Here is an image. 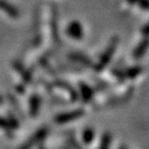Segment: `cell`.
<instances>
[{
  "instance_id": "3",
  "label": "cell",
  "mask_w": 149,
  "mask_h": 149,
  "mask_svg": "<svg viewBox=\"0 0 149 149\" xmlns=\"http://www.w3.org/2000/svg\"><path fill=\"white\" fill-rule=\"evenodd\" d=\"M47 134H49V129L47 127H42L38 129L27 141L20 145L19 149H33L36 145L41 143L45 139L47 138Z\"/></svg>"
},
{
  "instance_id": "22",
  "label": "cell",
  "mask_w": 149,
  "mask_h": 149,
  "mask_svg": "<svg viewBox=\"0 0 149 149\" xmlns=\"http://www.w3.org/2000/svg\"><path fill=\"white\" fill-rule=\"evenodd\" d=\"M119 149H128L126 146H123V145H122V146H120V147H119Z\"/></svg>"
},
{
  "instance_id": "9",
  "label": "cell",
  "mask_w": 149,
  "mask_h": 149,
  "mask_svg": "<svg viewBox=\"0 0 149 149\" xmlns=\"http://www.w3.org/2000/svg\"><path fill=\"white\" fill-rule=\"evenodd\" d=\"M0 10L3 11L12 19H16L19 17V11L17 10V8L9 3L7 0H0Z\"/></svg>"
},
{
  "instance_id": "19",
  "label": "cell",
  "mask_w": 149,
  "mask_h": 149,
  "mask_svg": "<svg viewBox=\"0 0 149 149\" xmlns=\"http://www.w3.org/2000/svg\"><path fill=\"white\" fill-rule=\"evenodd\" d=\"M142 33H143L144 37H147V35H148V24H145L143 26V29H142Z\"/></svg>"
},
{
  "instance_id": "12",
  "label": "cell",
  "mask_w": 149,
  "mask_h": 149,
  "mask_svg": "<svg viewBox=\"0 0 149 149\" xmlns=\"http://www.w3.org/2000/svg\"><path fill=\"white\" fill-rule=\"evenodd\" d=\"M148 49V39L147 37H144L142 40L138 44V46L135 47V49L133 50V58L136 60H139L141 57H143L145 52H147Z\"/></svg>"
},
{
  "instance_id": "6",
  "label": "cell",
  "mask_w": 149,
  "mask_h": 149,
  "mask_svg": "<svg viewBox=\"0 0 149 149\" xmlns=\"http://www.w3.org/2000/svg\"><path fill=\"white\" fill-rule=\"evenodd\" d=\"M79 97L83 101V103H90L94 98V89L87 83L80 81L79 83Z\"/></svg>"
},
{
  "instance_id": "17",
  "label": "cell",
  "mask_w": 149,
  "mask_h": 149,
  "mask_svg": "<svg viewBox=\"0 0 149 149\" xmlns=\"http://www.w3.org/2000/svg\"><path fill=\"white\" fill-rule=\"evenodd\" d=\"M112 74L115 77V79L120 82H124L125 80L127 79L125 72L120 69H112Z\"/></svg>"
},
{
  "instance_id": "14",
  "label": "cell",
  "mask_w": 149,
  "mask_h": 149,
  "mask_svg": "<svg viewBox=\"0 0 149 149\" xmlns=\"http://www.w3.org/2000/svg\"><path fill=\"white\" fill-rule=\"evenodd\" d=\"M81 138H82V141L84 142L85 144L92 143V141H94V138H95V131L93 128H91V127L85 128L82 132Z\"/></svg>"
},
{
  "instance_id": "13",
  "label": "cell",
  "mask_w": 149,
  "mask_h": 149,
  "mask_svg": "<svg viewBox=\"0 0 149 149\" xmlns=\"http://www.w3.org/2000/svg\"><path fill=\"white\" fill-rule=\"evenodd\" d=\"M143 71V68L139 65H136V66H132L130 68H128L124 71L125 74H126V77L127 79H136V77H139V74L142 73Z\"/></svg>"
},
{
  "instance_id": "20",
  "label": "cell",
  "mask_w": 149,
  "mask_h": 149,
  "mask_svg": "<svg viewBox=\"0 0 149 149\" xmlns=\"http://www.w3.org/2000/svg\"><path fill=\"white\" fill-rule=\"evenodd\" d=\"M17 92H19L20 94L24 93V91H25V86H22V85H19V86H17Z\"/></svg>"
},
{
  "instance_id": "16",
  "label": "cell",
  "mask_w": 149,
  "mask_h": 149,
  "mask_svg": "<svg viewBox=\"0 0 149 149\" xmlns=\"http://www.w3.org/2000/svg\"><path fill=\"white\" fill-rule=\"evenodd\" d=\"M52 37L54 39L55 42H59V35H58V26H57V15L55 16V14L52 16Z\"/></svg>"
},
{
  "instance_id": "1",
  "label": "cell",
  "mask_w": 149,
  "mask_h": 149,
  "mask_svg": "<svg viewBox=\"0 0 149 149\" xmlns=\"http://www.w3.org/2000/svg\"><path fill=\"white\" fill-rule=\"evenodd\" d=\"M119 44V38L117 36H114L111 39L109 45L107 46L106 49L104 50V52L101 54L99 57V60L96 64H94V69L97 72H102L103 70H105L109 62L111 61V59L114 55L116 52V47H117Z\"/></svg>"
},
{
  "instance_id": "5",
  "label": "cell",
  "mask_w": 149,
  "mask_h": 149,
  "mask_svg": "<svg viewBox=\"0 0 149 149\" xmlns=\"http://www.w3.org/2000/svg\"><path fill=\"white\" fill-rule=\"evenodd\" d=\"M66 33L70 38L74 40L80 41L83 38V28L79 20H73L68 24L66 28Z\"/></svg>"
},
{
  "instance_id": "10",
  "label": "cell",
  "mask_w": 149,
  "mask_h": 149,
  "mask_svg": "<svg viewBox=\"0 0 149 149\" xmlns=\"http://www.w3.org/2000/svg\"><path fill=\"white\" fill-rule=\"evenodd\" d=\"M69 57L71 60H73L77 63L82 64L83 66L89 67V68H94V62L91 60L88 56H86L85 54H83L81 52H72L69 55Z\"/></svg>"
},
{
  "instance_id": "2",
  "label": "cell",
  "mask_w": 149,
  "mask_h": 149,
  "mask_svg": "<svg viewBox=\"0 0 149 149\" xmlns=\"http://www.w3.org/2000/svg\"><path fill=\"white\" fill-rule=\"evenodd\" d=\"M84 114H85V111L83 109H73V111H64V112L58 113L57 115H55L54 122L59 125L67 124V123H70V122L76 121L77 119L81 118Z\"/></svg>"
},
{
  "instance_id": "8",
  "label": "cell",
  "mask_w": 149,
  "mask_h": 149,
  "mask_svg": "<svg viewBox=\"0 0 149 149\" xmlns=\"http://www.w3.org/2000/svg\"><path fill=\"white\" fill-rule=\"evenodd\" d=\"M13 68L16 70V72L19 74L24 83H30L32 81V74L30 71L26 69V67L19 61L13 62Z\"/></svg>"
},
{
  "instance_id": "15",
  "label": "cell",
  "mask_w": 149,
  "mask_h": 149,
  "mask_svg": "<svg viewBox=\"0 0 149 149\" xmlns=\"http://www.w3.org/2000/svg\"><path fill=\"white\" fill-rule=\"evenodd\" d=\"M111 135L107 132L101 138L99 149H111Z\"/></svg>"
},
{
  "instance_id": "7",
  "label": "cell",
  "mask_w": 149,
  "mask_h": 149,
  "mask_svg": "<svg viewBox=\"0 0 149 149\" xmlns=\"http://www.w3.org/2000/svg\"><path fill=\"white\" fill-rule=\"evenodd\" d=\"M41 105H42L41 97L36 93L32 94L30 98H29V104H28L29 115H30L32 118L37 117V115L39 114V112H40Z\"/></svg>"
},
{
  "instance_id": "18",
  "label": "cell",
  "mask_w": 149,
  "mask_h": 149,
  "mask_svg": "<svg viewBox=\"0 0 149 149\" xmlns=\"http://www.w3.org/2000/svg\"><path fill=\"white\" fill-rule=\"evenodd\" d=\"M129 4H136L141 7L142 10L147 11L148 10V0H126Z\"/></svg>"
},
{
  "instance_id": "4",
  "label": "cell",
  "mask_w": 149,
  "mask_h": 149,
  "mask_svg": "<svg viewBox=\"0 0 149 149\" xmlns=\"http://www.w3.org/2000/svg\"><path fill=\"white\" fill-rule=\"evenodd\" d=\"M19 120H17L15 116L11 115V116H9L8 118L0 116V129L4 131L5 134L8 136L12 138L14 134V131L19 129Z\"/></svg>"
},
{
  "instance_id": "11",
  "label": "cell",
  "mask_w": 149,
  "mask_h": 149,
  "mask_svg": "<svg viewBox=\"0 0 149 149\" xmlns=\"http://www.w3.org/2000/svg\"><path fill=\"white\" fill-rule=\"evenodd\" d=\"M55 87H57L59 89H62V90H65L68 93V95L70 96L71 100L73 101H77L79 99V93L77 92V90L74 87H72L69 83L66 81H63V80H56L54 82Z\"/></svg>"
},
{
  "instance_id": "21",
  "label": "cell",
  "mask_w": 149,
  "mask_h": 149,
  "mask_svg": "<svg viewBox=\"0 0 149 149\" xmlns=\"http://www.w3.org/2000/svg\"><path fill=\"white\" fill-rule=\"evenodd\" d=\"M2 104H3V99H2L1 95H0V105H2Z\"/></svg>"
},
{
  "instance_id": "23",
  "label": "cell",
  "mask_w": 149,
  "mask_h": 149,
  "mask_svg": "<svg viewBox=\"0 0 149 149\" xmlns=\"http://www.w3.org/2000/svg\"><path fill=\"white\" fill-rule=\"evenodd\" d=\"M39 149H45L44 147H40V148H39Z\"/></svg>"
}]
</instances>
